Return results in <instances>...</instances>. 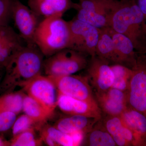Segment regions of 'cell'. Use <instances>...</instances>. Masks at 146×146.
<instances>
[{
    "label": "cell",
    "mask_w": 146,
    "mask_h": 146,
    "mask_svg": "<svg viewBox=\"0 0 146 146\" xmlns=\"http://www.w3.org/2000/svg\"><path fill=\"white\" fill-rule=\"evenodd\" d=\"M44 56L36 44H25L18 50L6 67L0 92L7 94L13 92L17 86L23 88L42 74Z\"/></svg>",
    "instance_id": "1"
},
{
    "label": "cell",
    "mask_w": 146,
    "mask_h": 146,
    "mask_svg": "<svg viewBox=\"0 0 146 146\" xmlns=\"http://www.w3.org/2000/svg\"><path fill=\"white\" fill-rule=\"evenodd\" d=\"M146 21L135 0H117L110 18L109 27L127 36L136 50L143 52L146 46L142 28Z\"/></svg>",
    "instance_id": "2"
},
{
    "label": "cell",
    "mask_w": 146,
    "mask_h": 146,
    "mask_svg": "<svg viewBox=\"0 0 146 146\" xmlns=\"http://www.w3.org/2000/svg\"><path fill=\"white\" fill-rule=\"evenodd\" d=\"M70 30L69 22L62 16L44 18L39 23L35 32L34 42L44 56L48 57L69 46Z\"/></svg>",
    "instance_id": "3"
},
{
    "label": "cell",
    "mask_w": 146,
    "mask_h": 146,
    "mask_svg": "<svg viewBox=\"0 0 146 146\" xmlns=\"http://www.w3.org/2000/svg\"><path fill=\"white\" fill-rule=\"evenodd\" d=\"M71 49H64L47 57L44 60L43 70L46 76L70 75L86 69L89 61L86 56Z\"/></svg>",
    "instance_id": "4"
},
{
    "label": "cell",
    "mask_w": 146,
    "mask_h": 146,
    "mask_svg": "<svg viewBox=\"0 0 146 146\" xmlns=\"http://www.w3.org/2000/svg\"><path fill=\"white\" fill-rule=\"evenodd\" d=\"M74 8L76 18L97 28L109 27V21L117 0H79Z\"/></svg>",
    "instance_id": "5"
},
{
    "label": "cell",
    "mask_w": 146,
    "mask_h": 146,
    "mask_svg": "<svg viewBox=\"0 0 146 146\" xmlns=\"http://www.w3.org/2000/svg\"><path fill=\"white\" fill-rule=\"evenodd\" d=\"M70 36L68 48L90 56H96L100 29L75 18L69 21Z\"/></svg>",
    "instance_id": "6"
},
{
    "label": "cell",
    "mask_w": 146,
    "mask_h": 146,
    "mask_svg": "<svg viewBox=\"0 0 146 146\" xmlns=\"http://www.w3.org/2000/svg\"><path fill=\"white\" fill-rule=\"evenodd\" d=\"M23 89L46 110L50 117L57 106L58 92L49 77L42 74L30 82Z\"/></svg>",
    "instance_id": "7"
},
{
    "label": "cell",
    "mask_w": 146,
    "mask_h": 146,
    "mask_svg": "<svg viewBox=\"0 0 146 146\" xmlns=\"http://www.w3.org/2000/svg\"><path fill=\"white\" fill-rule=\"evenodd\" d=\"M49 77L56 86L58 94L76 99L97 103L94 91L87 76L72 74Z\"/></svg>",
    "instance_id": "8"
},
{
    "label": "cell",
    "mask_w": 146,
    "mask_h": 146,
    "mask_svg": "<svg viewBox=\"0 0 146 146\" xmlns=\"http://www.w3.org/2000/svg\"><path fill=\"white\" fill-rule=\"evenodd\" d=\"M132 74L127 91L128 105L146 117V59L138 57L131 68Z\"/></svg>",
    "instance_id": "9"
},
{
    "label": "cell",
    "mask_w": 146,
    "mask_h": 146,
    "mask_svg": "<svg viewBox=\"0 0 146 146\" xmlns=\"http://www.w3.org/2000/svg\"><path fill=\"white\" fill-rule=\"evenodd\" d=\"M38 18L29 7L19 0H13L12 19L26 44H35L34 36L39 24Z\"/></svg>",
    "instance_id": "10"
},
{
    "label": "cell",
    "mask_w": 146,
    "mask_h": 146,
    "mask_svg": "<svg viewBox=\"0 0 146 146\" xmlns=\"http://www.w3.org/2000/svg\"><path fill=\"white\" fill-rule=\"evenodd\" d=\"M86 68V76L94 93L104 92L112 88L114 75L108 61L96 56L91 58Z\"/></svg>",
    "instance_id": "11"
},
{
    "label": "cell",
    "mask_w": 146,
    "mask_h": 146,
    "mask_svg": "<svg viewBox=\"0 0 146 146\" xmlns=\"http://www.w3.org/2000/svg\"><path fill=\"white\" fill-rule=\"evenodd\" d=\"M57 106L62 112L69 115H82L100 119L102 115L97 103L76 99L59 94Z\"/></svg>",
    "instance_id": "12"
},
{
    "label": "cell",
    "mask_w": 146,
    "mask_h": 146,
    "mask_svg": "<svg viewBox=\"0 0 146 146\" xmlns=\"http://www.w3.org/2000/svg\"><path fill=\"white\" fill-rule=\"evenodd\" d=\"M25 43L20 35L9 26L0 27V68H5L13 55Z\"/></svg>",
    "instance_id": "13"
},
{
    "label": "cell",
    "mask_w": 146,
    "mask_h": 146,
    "mask_svg": "<svg viewBox=\"0 0 146 146\" xmlns=\"http://www.w3.org/2000/svg\"><path fill=\"white\" fill-rule=\"evenodd\" d=\"M109 29L114 43L117 64L125 65L131 69L136 64L138 57L133 43L124 35L114 31L110 27Z\"/></svg>",
    "instance_id": "14"
},
{
    "label": "cell",
    "mask_w": 146,
    "mask_h": 146,
    "mask_svg": "<svg viewBox=\"0 0 146 146\" xmlns=\"http://www.w3.org/2000/svg\"><path fill=\"white\" fill-rule=\"evenodd\" d=\"M71 0H28L29 7L38 17L44 19L54 16H63L66 11L74 8Z\"/></svg>",
    "instance_id": "15"
},
{
    "label": "cell",
    "mask_w": 146,
    "mask_h": 146,
    "mask_svg": "<svg viewBox=\"0 0 146 146\" xmlns=\"http://www.w3.org/2000/svg\"><path fill=\"white\" fill-rule=\"evenodd\" d=\"M100 120L82 115H69L58 120L53 126L68 134L79 132L86 134Z\"/></svg>",
    "instance_id": "16"
},
{
    "label": "cell",
    "mask_w": 146,
    "mask_h": 146,
    "mask_svg": "<svg viewBox=\"0 0 146 146\" xmlns=\"http://www.w3.org/2000/svg\"><path fill=\"white\" fill-rule=\"evenodd\" d=\"M120 117L125 125L133 132L136 145L144 146L146 141V116L128 106Z\"/></svg>",
    "instance_id": "17"
},
{
    "label": "cell",
    "mask_w": 146,
    "mask_h": 146,
    "mask_svg": "<svg viewBox=\"0 0 146 146\" xmlns=\"http://www.w3.org/2000/svg\"><path fill=\"white\" fill-rule=\"evenodd\" d=\"M96 56L107 60L110 63H117L114 43L109 27L100 29L96 47Z\"/></svg>",
    "instance_id": "18"
},
{
    "label": "cell",
    "mask_w": 146,
    "mask_h": 146,
    "mask_svg": "<svg viewBox=\"0 0 146 146\" xmlns=\"http://www.w3.org/2000/svg\"><path fill=\"white\" fill-rule=\"evenodd\" d=\"M94 96L102 113L111 116H121L128 104L110 96L106 91L94 92Z\"/></svg>",
    "instance_id": "19"
},
{
    "label": "cell",
    "mask_w": 146,
    "mask_h": 146,
    "mask_svg": "<svg viewBox=\"0 0 146 146\" xmlns=\"http://www.w3.org/2000/svg\"><path fill=\"white\" fill-rule=\"evenodd\" d=\"M87 145L117 146L111 135L105 129L100 119L85 136Z\"/></svg>",
    "instance_id": "20"
},
{
    "label": "cell",
    "mask_w": 146,
    "mask_h": 146,
    "mask_svg": "<svg viewBox=\"0 0 146 146\" xmlns=\"http://www.w3.org/2000/svg\"><path fill=\"white\" fill-rule=\"evenodd\" d=\"M23 110L36 123L44 122L50 116L39 103L27 94H24Z\"/></svg>",
    "instance_id": "21"
},
{
    "label": "cell",
    "mask_w": 146,
    "mask_h": 146,
    "mask_svg": "<svg viewBox=\"0 0 146 146\" xmlns=\"http://www.w3.org/2000/svg\"><path fill=\"white\" fill-rule=\"evenodd\" d=\"M24 94L23 92H12L0 97V113L12 112L19 114L23 110Z\"/></svg>",
    "instance_id": "22"
},
{
    "label": "cell",
    "mask_w": 146,
    "mask_h": 146,
    "mask_svg": "<svg viewBox=\"0 0 146 146\" xmlns=\"http://www.w3.org/2000/svg\"><path fill=\"white\" fill-rule=\"evenodd\" d=\"M110 66L114 75L112 88L127 92L132 75V69L120 64H113Z\"/></svg>",
    "instance_id": "23"
},
{
    "label": "cell",
    "mask_w": 146,
    "mask_h": 146,
    "mask_svg": "<svg viewBox=\"0 0 146 146\" xmlns=\"http://www.w3.org/2000/svg\"><path fill=\"white\" fill-rule=\"evenodd\" d=\"M41 132L45 133L55 142L57 146H78L75 133H64L54 126L47 125L43 128Z\"/></svg>",
    "instance_id": "24"
},
{
    "label": "cell",
    "mask_w": 146,
    "mask_h": 146,
    "mask_svg": "<svg viewBox=\"0 0 146 146\" xmlns=\"http://www.w3.org/2000/svg\"><path fill=\"white\" fill-rule=\"evenodd\" d=\"M43 142L41 138L39 139L35 138L33 128L13 136L10 142V146H40Z\"/></svg>",
    "instance_id": "25"
},
{
    "label": "cell",
    "mask_w": 146,
    "mask_h": 146,
    "mask_svg": "<svg viewBox=\"0 0 146 146\" xmlns=\"http://www.w3.org/2000/svg\"><path fill=\"white\" fill-rule=\"evenodd\" d=\"M106 115L102 121L101 119L100 120L105 129L112 137L121 131L124 125L123 123L120 116Z\"/></svg>",
    "instance_id": "26"
},
{
    "label": "cell",
    "mask_w": 146,
    "mask_h": 146,
    "mask_svg": "<svg viewBox=\"0 0 146 146\" xmlns=\"http://www.w3.org/2000/svg\"><path fill=\"white\" fill-rule=\"evenodd\" d=\"M35 121L25 114L17 118L12 127V133L15 136L19 133L33 128V126L36 123Z\"/></svg>",
    "instance_id": "27"
},
{
    "label": "cell",
    "mask_w": 146,
    "mask_h": 146,
    "mask_svg": "<svg viewBox=\"0 0 146 146\" xmlns=\"http://www.w3.org/2000/svg\"><path fill=\"white\" fill-rule=\"evenodd\" d=\"M13 0H0V27L9 25L12 19Z\"/></svg>",
    "instance_id": "28"
},
{
    "label": "cell",
    "mask_w": 146,
    "mask_h": 146,
    "mask_svg": "<svg viewBox=\"0 0 146 146\" xmlns=\"http://www.w3.org/2000/svg\"><path fill=\"white\" fill-rule=\"evenodd\" d=\"M17 115L12 112L0 113V132L7 131L12 127L17 119Z\"/></svg>",
    "instance_id": "29"
},
{
    "label": "cell",
    "mask_w": 146,
    "mask_h": 146,
    "mask_svg": "<svg viewBox=\"0 0 146 146\" xmlns=\"http://www.w3.org/2000/svg\"><path fill=\"white\" fill-rule=\"evenodd\" d=\"M136 5L143 13L146 20V0H135Z\"/></svg>",
    "instance_id": "30"
},
{
    "label": "cell",
    "mask_w": 146,
    "mask_h": 146,
    "mask_svg": "<svg viewBox=\"0 0 146 146\" xmlns=\"http://www.w3.org/2000/svg\"><path fill=\"white\" fill-rule=\"evenodd\" d=\"M10 146V142L4 140L2 137L0 136V146Z\"/></svg>",
    "instance_id": "31"
},
{
    "label": "cell",
    "mask_w": 146,
    "mask_h": 146,
    "mask_svg": "<svg viewBox=\"0 0 146 146\" xmlns=\"http://www.w3.org/2000/svg\"><path fill=\"white\" fill-rule=\"evenodd\" d=\"M5 73V69L0 68V86H1V83L2 81L3 78L4 76Z\"/></svg>",
    "instance_id": "32"
},
{
    "label": "cell",
    "mask_w": 146,
    "mask_h": 146,
    "mask_svg": "<svg viewBox=\"0 0 146 146\" xmlns=\"http://www.w3.org/2000/svg\"><path fill=\"white\" fill-rule=\"evenodd\" d=\"M142 33L145 41L146 40V23H145L142 26Z\"/></svg>",
    "instance_id": "33"
},
{
    "label": "cell",
    "mask_w": 146,
    "mask_h": 146,
    "mask_svg": "<svg viewBox=\"0 0 146 146\" xmlns=\"http://www.w3.org/2000/svg\"><path fill=\"white\" fill-rule=\"evenodd\" d=\"M143 52L144 53V54H145L144 57H145V58L146 59V47L145 48V50H144V51Z\"/></svg>",
    "instance_id": "34"
},
{
    "label": "cell",
    "mask_w": 146,
    "mask_h": 146,
    "mask_svg": "<svg viewBox=\"0 0 146 146\" xmlns=\"http://www.w3.org/2000/svg\"><path fill=\"white\" fill-rule=\"evenodd\" d=\"M144 146H146V142H145V144H144Z\"/></svg>",
    "instance_id": "35"
}]
</instances>
